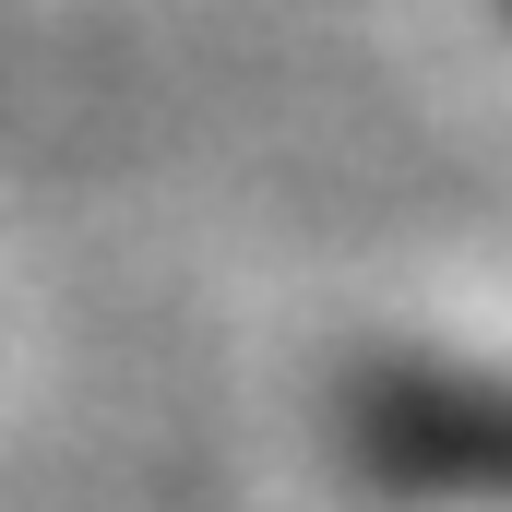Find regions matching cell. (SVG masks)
<instances>
[{
	"mask_svg": "<svg viewBox=\"0 0 512 512\" xmlns=\"http://www.w3.org/2000/svg\"><path fill=\"white\" fill-rule=\"evenodd\" d=\"M358 465L393 477V489H489V501H512V393L501 382L358 393Z\"/></svg>",
	"mask_w": 512,
	"mask_h": 512,
	"instance_id": "6da1fadb",
	"label": "cell"
}]
</instances>
